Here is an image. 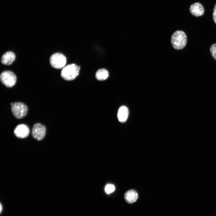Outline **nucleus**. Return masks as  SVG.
Masks as SVG:
<instances>
[{
    "label": "nucleus",
    "mask_w": 216,
    "mask_h": 216,
    "mask_svg": "<svg viewBox=\"0 0 216 216\" xmlns=\"http://www.w3.org/2000/svg\"><path fill=\"white\" fill-rule=\"evenodd\" d=\"M80 69V67L74 64H68L62 68L61 76L66 80H72L78 76Z\"/></svg>",
    "instance_id": "f03ea898"
},
{
    "label": "nucleus",
    "mask_w": 216,
    "mask_h": 216,
    "mask_svg": "<svg viewBox=\"0 0 216 216\" xmlns=\"http://www.w3.org/2000/svg\"><path fill=\"white\" fill-rule=\"evenodd\" d=\"M213 18L214 21L216 24V3L215 4V6L213 9Z\"/></svg>",
    "instance_id": "2eb2a0df"
},
{
    "label": "nucleus",
    "mask_w": 216,
    "mask_h": 216,
    "mask_svg": "<svg viewBox=\"0 0 216 216\" xmlns=\"http://www.w3.org/2000/svg\"><path fill=\"white\" fill-rule=\"evenodd\" d=\"M171 42L172 47L175 49L180 50L183 49L186 46L187 42V37L183 31L177 30L172 34Z\"/></svg>",
    "instance_id": "f257e3e1"
},
{
    "label": "nucleus",
    "mask_w": 216,
    "mask_h": 216,
    "mask_svg": "<svg viewBox=\"0 0 216 216\" xmlns=\"http://www.w3.org/2000/svg\"><path fill=\"white\" fill-rule=\"evenodd\" d=\"M109 76L108 71L105 69L98 70L96 72L95 76L96 79L100 81L104 80L107 78Z\"/></svg>",
    "instance_id": "f8f14e48"
},
{
    "label": "nucleus",
    "mask_w": 216,
    "mask_h": 216,
    "mask_svg": "<svg viewBox=\"0 0 216 216\" xmlns=\"http://www.w3.org/2000/svg\"><path fill=\"white\" fill-rule=\"evenodd\" d=\"M2 82L6 86L10 88L15 85L16 81V77L12 72L9 70L3 71L0 76Z\"/></svg>",
    "instance_id": "20e7f679"
},
{
    "label": "nucleus",
    "mask_w": 216,
    "mask_h": 216,
    "mask_svg": "<svg viewBox=\"0 0 216 216\" xmlns=\"http://www.w3.org/2000/svg\"><path fill=\"white\" fill-rule=\"evenodd\" d=\"M115 190L114 186L112 184H108L106 185L105 190L107 194H110L113 192Z\"/></svg>",
    "instance_id": "4468645a"
},
{
    "label": "nucleus",
    "mask_w": 216,
    "mask_h": 216,
    "mask_svg": "<svg viewBox=\"0 0 216 216\" xmlns=\"http://www.w3.org/2000/svg\"><path fill=\"white\" fill-rule=\"evenodd\" d=\"M138 197L137 192L134 189L128 190L125 192L124 196L125 201L129 204H132L135 202Z\"/></svg>",
    "instance_id": "1a4fd4ad"
},
{
    "label": "nucleus",
    "mask_w": 216,
    "mask_h": 216,
    "mask_svg": "<svg viewBox=\"0 0 216 216\" xmlns=\"http://www.w3.org/2000/svg\"><path fill=\"white\" fill-rule=\"evenodd\" d=\"M129 113L127 107L122 106L119 109L117 113V117L119 122H123L127 119Z\"/></svg>",
    "instance_id": "9b49d317"
},
{
    "label": "nucleus",
    "mask_w": 216,
    "mask_h": 216,
    "mask_svg": "<svg viewBox=\"0 0 216 216\" xmlns=\"http://www.w3.org/2000/svg\"><path fill=\"white\" fill-rule=\"evenodd\" d=\"M11 110L13 114L16 118L20 119L26 115L28 108L25 104L22 103L16 102L11 105Z\"/></svg>",
    "instance_id": "7ed1b4c3"
},
{
    "label": "nucleus",
    "mask_w": 216,
    "mask_h": 216,
    "mask_svg": "<svg viewBox=\"0 0 216 216\" xmlns=\"http://www.w3.org/2000/svg\"><path fill=\"white\" fill-rule=\"evenodd\" d=\"M210 50L212 57L216 60V43L213 44L211 46Z\"/></svg>",
    "instance_id": "ddd939ff"
},
{
    "label": "nucleus",
    "mask_w": 216,
    "mask_h": 216,
    "mask_svg": "<svg viewBox=\"0 0 216 216\" xmlns=\"http://www.w3.org/2000/svg\"><path fill=\"white\" fill-rule=\"evenodd\" d=\"M46 127L39 123L34 124L32 129V134L35 139L40 140L45 137L46 133Z\"/></svg>",
    "instance_id": "423d86ee"
},
{
    "label": "nucleus",
    "mask_w": 216,
    "mask_h": 216,
    "mask_svg": "<svg viewBox=\"0 0 216 216\" xmlns=\"http://www.w3.org/2000/svg\"><path fill=\"white\" fill-rule=\"evenodd\" d=\"M51 65L56 69H61L64 68L66 63L65 56L60 53H56L53 54L50 59Z\"/></svg>",
    "instance_id": "39448f33"
},
{
    "label": "nucleus",
    "mask_w": 216,
    "mask_h": 216,
    "mask_svg": "<svg viewBox=\"0 0 216 216\" xmlns=\"http://www.w3.org/2000/svg\"><path fill=\"white\" fill-rule=\"evenodd\" d=\"M14 133L17 137L20 138H24L28 136L30 130L27 125L21 124L16 127L14 130Z\"/></svg>",
    "instance_id": "0eeeda50"
},
{
    "label": "nucleus",
    "mask_w": 216,
    "mask_h": 216,
    "mask_svg": "<svg viewBox=\"0 0 216 216\" xmlns=\"http://www.w3.org/2000/svg\"><path fill=\"white\" fill-rule=\"evenodd\" d=\"M3 210V206L1 203L0 204V212L1 214Z\"/></svg>",
    "instance_id": "dca6fc26"
},
{
    "label": "nucleus",
    "mask_w": 216,
    "mask_h": 216,
    "mask_svg": "<svg viewBox=\"0 0 216 216\" xmlns=\"http://www.w3.org/2000/svg\"><path fill=\"white\" fill-rule=\"evenodd\" d=\"M15 54L11 51H8L5 53L2 56L1 59L2 64L6 65L11 64L15 59Z\"/></svg>",
    "instance_id": "9d476101"
},
{
    "label": "nucleus",
    "mask_w": 216,
    "mask_h": 216,
    "mask_svg": "<svg viewBox=\"0 0 216 216\" xmlns=\"http://www.w3.org/2000/svg\"><path fill=\"white\" fill-rule=\"evenodd\" d=\"M189 10L193 15L196 17L201 16L204 13L203 6L198 2L192 4L190 6Z\"/></svg>",
    "instance_id": "6e6552de"
}]
</instances>
